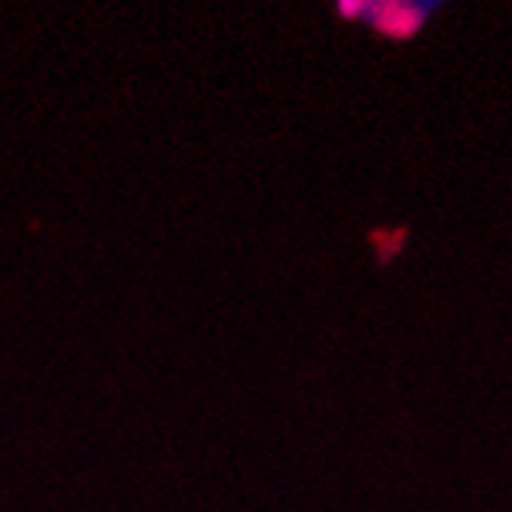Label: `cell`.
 <instances>
[{
    "label": "cell",
    "instance_id": "6da1fadb",
    "mask_svg": "<svg viewBox=\"0 0 512 512\" xmlns=\"http://www.w3.org/2000/svg\"><path fill=\"white\" fill-rule=\"evenodd\" d=\"M433 13L436 4H424V0H365L359 25H365L384 40L408 43L421 37Z\"/></svg>",
    "mask_w": 512,
    "mask_h": 512
},
{
    "label": "cell",
    "instance_id": "7a4b0ae2",
    "mask_svg": "<svg viewBox=\"0 0 512 512\" xmlns=\"http://www.w3.org/2000/svg\"><path fill=\"white\" fill-rule=\"evenodd\" d=\"M408 237H411L408 227H378V230H368V246H371V252H375L378 264L387 267L405 252Z\"/></svg>",
    "mask_w": 512,
    "mask_h": 512
}]
</instances>
